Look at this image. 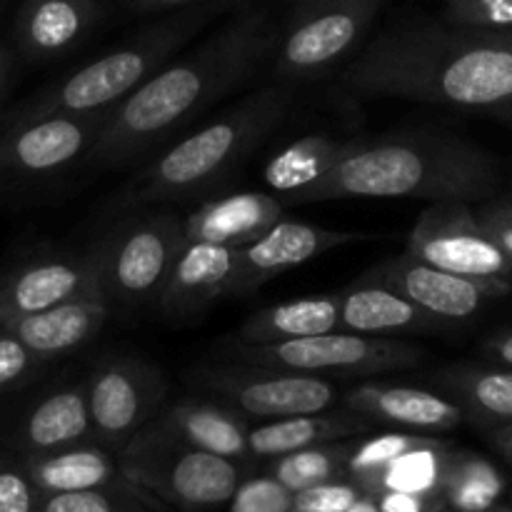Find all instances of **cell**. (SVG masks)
<instances>
[{"mask_svg":"<svg viewBox=\"0 0 512 512\" xmlns=\"http://www.w3.org/2000/svg\"><path fill=\"white\" fill-rule=\"evenodd\" d=\"M183 245V218L168 210L110 230L98 240L103 298L125 308L158 303Z\"/></svg>","mask_w":512,"mask_h":512,"instance_id":"obj_7","label":"cell"},{"mask_svg":"<svg viewBox=\"0 0 512 512\" xmlns=\"http://www.w3.org/2000/svg\"><path fill=\"white\" fill-rule=\"evenodd\" d=\"M485 233L495 240L500 250L512 260V203H490L475 213Z\"/></svg>","mask_w":512,"mask_h":512,"instance_id":"obj_40","label":"cell"},{"mask_svg":"<svg viewBox=\"0 0 512 512\" xmlns=\"http://www.w3.org/2000/svg\"><path fill=\"white\" fill-rule=\"evenodd\" d=\"M438 383L455 398V403L485 425L512 423V368H473L460 365L438 375Z\"/></svg>","mask_w":512,"mask_h":512,"instance_id":"obj_29","label":"cell"},{"mask_svg":"<svg viewBox=\"0 0 512 512\" xmlns=\"http://www.w3.org/2000/svg\"><path fill=\"white\" fill-rule=\"evenodd\" d=\"M293 85H265L180 138L125 185L118 208L190 200L210 193L273 133L293 105Z\"/></svg>","mask_w":512,"mask_h":512,"instance_id":"obj_4","label":"cell"},{"mask_svg":"<svg viewBox=\"0 0 512 512\" xmlns=\"http://www.w3.org/2000/svg\"><path fill=\"white\" fill-rule=\"evenodd\" d=\"M130 3L140 13H163V10L185 8V5L195 3V0H130Z\"/></svg>","mask_w":512,"mask_h":512,"instance_id":"obj_43","label":"cell"},{"mask_svg":"<svg viewBox=\"0 0 512 512\" xmlns=\"http://www.w3.org/2000/svg\"><path fill=\"white\" fill-rule=\"evenodd\" d=\"M78 298H103L98 243L75 253L43 255L0 275V325Z\"/></svg>","mask_w":512,"mask_h":512,"instance_id":"obj_15","label":"cell"},{"mask_svg":"<svg viewBox=\"0 0 512 512\" xmlns=\"http://www.w3.org/2000/svg\"><path fill=\"white\" fill-rule=\"evenodd\" d=\"M340 148H343V140L335 135H305V138L285 145L268 160L263 170L265 183L275 195H280L283 203H298L333 168Z\"/></svg>","mask_w":512,"mask_h":512,"instance_id":"obj_28","label":"cell"},{"mask_svg":"<svg viewBox=\"0 0 512 512\" xmlns=\"http://www.w3.org/2000/svg\"><path fill=\"white\" fill-rule=\"evenodd\" d=\"M93 440L85 385L53 390L28 410L18 430V448L25 455L48 453Z\"/></svg>","mask_w":512,"mask_h":512,"instance_id":"obj_26","label":"cell"},{"mask_svg":"<svg viewBox=\"0 0 512 512\" xmlns=\"http://www.w3.org/2000/svg\"><path fill=\"white\" fill-rule=\"evenodd\" d=\"M335 330H343L340 295H313V298L290 300L258 310L243 323L240 340L245 345H270L335 333Z\"/></svg>","mask_w":512,"mask_h":512,"instance_id":"obj_27","label":"cell"},{"mask_svg":"<svg viewBox=\"0 0 512 512\" xmlns=\"http://www.w3.org/2000/svg\"><path fill=\"white\" fill-rule=\"evenodd\" d=\"M350 448H353V440H335V443L310 445L295 453L278 455V458H270L265 475L285 485L290 493H300L313 485L345 478Z\"/></svg>","mask_w":512,"mask_h":512,"instance_id":"obj_31","label":"cell"},{"mask_svg":"<svg viewBox=\"0 0 512 512\" xmlns=\"http://www.w3.org/2000/svg\"><path fill=\"white\" fill-rule=\"evenodd\" d=\"M108 113L48 115L0 130V185L53 180L85 160Z\"/></svg>","mask_w":512,"mask_h":512,"instance_id":"obj_11","label":"cell"},{"mask_svg":"<svg viewBox=\"0 0 512 512\" xmlns=\"http://www.w3.org/2000/svg\"><path fill=\"white\" fill-rule=\"evenodd\" d=\"M343 85L368 98L478 110L512 125V50L480 30L393 25L348 65Z\"/></svg>","mask_w":512,"mask_h":512,"instance_id":"obj_2","label":"cell"},{"mask_svg":"<svg viewBox=\"0 0 512 512\" xmlns=\"http://www.w3.org/2000/svg\"><path fill=\"white\" fill-rule=\"evenodd\" d=\"M373 423L355 413H308L293 418L268 420L248 430L250 458H278L320 443L350 440L370 433Z\"/></svg>","mask_w":512,"mask_h":512,"instance_id":"obj_25","label":"cell"},{"mask_svg":"<svg viewBox=\"0 0 512 512\" xmlns=\"http://www.w3.org/2000/svg\"><path fill=\"white\" fill-rule=\"evenodd\" d=\"M500 173L483 148L443 133H385L343 140L333 168L295 205L343 198L475 203L495 195Z\"/></svg>","mask_w":512,"mask_h":512,"instance_id":"obj_3","label":"cell"},{"mask_svg":"<svg viewBox=\"0 0 512 512\" xmlns=\"http://www.w3.org/2000/svg\"><path fill=\"white\" fill-rule=\"evenodd\" d=\"M98 18V0H25L15 18V48L35 63L63 58Z\"/></svg>","mask_w":512,"mask_h":512,"instance_id":"obj_20","label":"cell"},{"mask_svg":"<svg viewBox=\"0 0 512 512\" xmlns=\"http://www.w3.org/2000/svg\"><path fill=\"white\" fill-rule=\"evenodd\" d=\"M485 512H512L510 508H498V505H495V508H490V510H485Z\"/></svg>","mask_w":512,"mask_h":512,"instance_id":"obj_48","label":"cell"},{"mask_svg":"<svg viewBox=\"0 0 512 512\" xmlns=\"http://www.w3.org/2000/svg\"><path fill=\"white\" fill-rule=\"evenodd\" d=\"M378 505L380 512H440L448 510L445 508L443 498L438 495H415V493H395V490H388V493L370 495Z\"/></svg>","mask_w":512,"mask_h":512,"instance_id":"obj_41","label":"cell"},{"mask_svg":"<svg viewBox=\"0 0 512 512\" xmlns=\"http://www.w3.org/2000/svg\"><path fill=\"white\" fill-rule=\"evenodd\" d=\"M115 455L133 488L183 512L223 508L243 480L240 463L183 443L158 420L140 428Z\"/></svg>","mask_w":512,"mask_h":512,"instance_id":"obj_6","label":"cell"},{"mask_svg":"<svg viewBox=\"0 0 512 512\" xmlns=\"http://www.w3.org/2000/svg\"><path fill=\"white\" fill-rule=\"evenodd\" d=\"M243 363L263 368L293 370L315 378H368V375L403 370L418 365L423 353L400 338H373V335L335 330L303 340L270 345H240L235 350Z\"/></svg>","mask_w":512,"mask_h":512,"instance_id":"obj_9","label":"cell"},{"mask_svg":"<svg viewBox=\"0 0 512 512\" xmlns=\"http://www.w3.org/2000/svg\"><path fill=\"white\" fill-rule=\"evenodd\" d=\"M0 5H3V0H0Z\"/></svg>","mask_w":512,"mask_h":512,"instance_id":"obj_50","label":"cell"},{"mask_svg":"<svg viewBox=\"0 0 512 512\" xmlns=\"http://www.w3.org/2000/svg\"><path fill=\"white\" fill-rule=\"evenodd\" d=\"M440 512H453V510H440Z\"/></svg>","mask_w":512,"mask_h":512,"instance_id":"obj_49","label":"cell"},{"mask_svg":"<svg viewBox=\"0 0 512 512\" xmlns=\"http://www.w3.org/2000/svg\"><path fill=\"white\" fill-rule=\"evenodd\" d=\"M438 443H443V440L425 433H403V430L375 435V438H368V440H353L348 463H345V478H350L353 483L360 485L365 483L370 475L383 470L385 465L398 460L400 455L410 453V450L428 448V445H438Z\"/></svg>","mask_w":512,"mask_h":512,"instance_id":"obj_33","label":"cell"},{"mask_svg":"<svg viewBox=\"0 0 512 512\" xmlns=\"http://www.w3.org/2000/svg\"><path fill=\"white\" fill-rule=\"evenodd\" d=\"M240 275V248L185 240L158 305L168 318L188 320L223 298H233Z\"/></svg>","mask_w":512,"mask_h":512,"instance_id":"obj_17","label":"cell"},{"mask_svg":"<svg viewBox=\"0 0 512 512\" xmlns=\"http://www.w3.org/2000/svg\"><path fill=\"white\" fill-rule=\"evenodd\" d=\"M343 403L350 413L370 423L400 425L413 433H443L465 420V410L455 400L408 385L363 383L348 390Z\"/></svg>","mask_w":512,"mask_h":512,"instance_id":"obj_18","label":"cell"},{"mask_svg":"<svg viewBox=\"0 0 512 512\" xmlns=\"http://www.w3.org/2000/svg\"><path fill=\"white\" fill-rule=\"evenodd\" d=\"M158 423L193 448L243 463L250 458L248 423L235 408L200 400H180L163 410Z\"/></svg>","mask_w":512,"mask_h":512,"instance_id":"obj_24","label":"cell"},{"mask_svg":"<svg viewBox=\"0 0 512 512\" xmlns=\"http://www.w3.org/2000/svg\"><path fill=\"white\" fill-rule=\"evenodd\" d=\"M38 512H150L143 493L133 485L125 488L78 490V493H53L40 498Z\"/></svg>","mask_w":512,"mask_h":512,"instance_id":"obj_34","label":"cell"},{"mask_svg":"<svg viewBox=\"0 0 512 512\" xmlns=\"http://www.w3.org/2000/svg\"><path fill=\"white\" fill-rule=\"evenodd\" d=\"M413 258L468 278L510 280L512 260L478 223L468 203L440 200L420 213L408 235Z\"/></svg>","mask_w":512,"mask_h":512,"instance_id":"obj_12","label":"cell"},{"mask_svg":"<svg viewBox=\"0 0 512 512\" xmlns=\"http://www.w3.org/2000/svg\"><path fill=\"white\" fill-rule=\"evenodd\" d=\"M368 238L373 235L355 233V230H330L323 225L280 218L258 240L240 248V275L233 298H245L268 280L280 278L308 260Z\"/></svg>","mask_w":512,"mask_h":512,"instance_id":"obj_16","label":"cell"},{"mask_svg":"<svg viewBox=\"0 0 512 512\" xmlns=\"http://www.w3.org/2000/svg\"><path fill=\"white\" fill-rule=\"evenodd\" d=\"M23 468L43 495L130 485L120 470L118 455L95 440L48 453H30L23 458Z\"/></svg>","mask_w":512,"mask_h":512,"instance_id":"obj_22","label":"cell"},{"mask_svg":"<svg viewBox=\"0 0 512 512\" xmlns=\"http://www.w3.org/2000/svg\"><path fill=\"white\" fill-rule=\"evenodd\" d=\"M110 315V303L103 298L65 300L33 315L8 320L3 328L18 335L40 360L63 358L95 340Z\"/></svg>","mask_w":512,"mask_h":512,"instance_id":"obj_21","label":"cell"},{"mask_svg":"<svg viewBox=\"0 0 512 512\" xmlns=\"http://www.w3.org/2000/svg\"><path fill=\"white\" fill-rule=\"evenodd\" d=\"M363 488L350 478L330 480L295 493L293 512H345L363 498Z\"/></svg>","mask_w":512,"mask_h":512,"instance_id":"obj_37","label":"cell"},{"mask_svg":"<svg viewBox=\"0 0 512 512\" xmlns=\"http://www.w3.org/2000/svg\"><path fill=\"white\" fill-rule=\"evenodd\" d=\"M480 33H485L490 40L512 50V30H480Z\"/></svg>","mask_w":512,"mask_h":512,"instance_id":"obj_46","label":"cell"},{"mask_svg":"<svg viewBox=\"0 0 512 512\" xmlns=\"http://www.w3.org/2000/svg\"><path fill=\"white\" fill-rule=\"evenodd\" d=\"M448 445H428V448L410 450L400 455L383 470L370 475L365 483H360L365 495H378L395 490V493H415V495H438L440 498V478H443V463Z\"/></svg>","mask_w":512,"mask_h":512,"instance_id":"obj_32","label":"cell"},{"mask_svg":"<svg viewBox=\"0 0 512 512\" xmlns=\"http://www.w3.org/2000/svg\"><path fill=\"white\" fill-rule=\"evenodd\" d=\"M295 493L270 475L240 480L233 498L228 500V512H293Z\"/></svg>","mask_w":512,"mask_h":512,"instance_id":"obj_36","label":"cell"},{"mask_svg":"<svg viewBox=\"0 0 512 512\" xmlns=\"http://www.w3.org/2000/svg\"><path fill=\"white\" fill-rule=\"evenodd\" d=\"M358 280L395 290L443 323L473 318L488 300L503 298L512 288L510 280L468 278V275L448 273V270L413 258L410 253L395 255V258L373 265Z\"/></svg>","mask_w":512,"mask_h":512,"instance_id":"obj_14","label":"cell"},{"mask_svg":"<svg viewBox=\"0 0 512 512\" xmlns=\"http://www.w3.org/2000/svg\"><path fill=\"white\" fill-rule=\"evenodd\" d=\"M488 350L495 360L512 368V333H500L488 340Z\"/></svg>","mask_w":512,"mask_h":512,"instance_id":"obj_42","label":"cell"},{"mask_svg":"<svg viewBox=\"0 0 512 512\" xmlns=\"http://www.w3.org/2000/svg\"><path fill=\"white\" fill-rule=\"evenodd\" d=\"M278 28L265 13H245L183 55H173L133 95L115 105L85 163L128 168L173 140L210 105L243 88L275 53Z\"/></svg>","mask_w":512,"mask_h":512,"instance_id":"obj_1","label":"cell"},{"mask_svg":"<svg viewBox=\"0 0 512 512\" xmlns=\"http://www.w3.org/2000/svg\"><path fill=\"white\" fill-rule=\"evenodd\" d=\"M43 360L15 333L0 325V393L28 383Z\"/></svg>","mask_w":512,"mask_h":512,"instance_id":"obj_38","label":"cell"},{"mask_svg":"<svg viewBox=\"0 0 512 512\" xmlns=\"http://www.w3.org/2000/svg\"><path fill=\"white\" fill-rule=\"evenodd\" d=\"M490 440H493V445L498 448V453L512 463V423L495 425L493 433H490Z\"/></svg>","mask_w":512,"mask_h":512,"instance_id":"obj_44","label":"cell"},{"mask_svg":"<svg viewBox=\"0 0 512 512\" xmlns=\"http://www.w3.org/2000/svg\"><path fill=\"white\" fill-rule=\"evenodd\" d=\"M198 380L240 415L255 420L323 413L338 400V390L325 378L250 363L205 368L198 373Z\"/></svg>","mask_w":512,"mask_h":512,"instance_id":"obj_13","label":"cell"},{"mask_svg":"<svg viewBox=\"0 0 512 512\" xmlns=\"http://www.w3.org/2000/svg\"><path fill=\"white\" fill-rule=\"evenodd\" d=\"M505 480L488 460L448 448L440 478V498L453 512H485L498 505Z\"/></svg>","mask_w":512,"mask_h":512,"instance_id":"obj_30","label":"cell"},{"mask_svg":"<svg viewBox=\"0 0 512 512\" xmlns=\"http://www.w3.org/2000/svg\"><path fill=\"white\" fill-rule=\"evenodd\" d=\"M445 23L460 30H512V0H443Z\"/></svg>","mask_w":512,"mask_h":512,"instance_id":"obj_35","label":"cell"},{"mask_svg":"<svg viewBox=\"0 0 512 512\" xmlns=\"http://www.w3.org/2000/svg\"><path fill=\"white\" fill-rule=\"evenodd\" d=\"M345 512H380L378 505H375V500L370 498V495H363V498L358 500V503L353 505V508H348Z\"/></svg>","mask_w":512,"mask_h":512,"instance_id":"obj_47","label":"cell"},{"mask_svg":"<svg viewBox=\"0 0 512 512\" xmlns=\"http://www.w3.org/2000/svg\"><path fill=\"white\" fill-rule=\"evenodd\" d=\"M380 5L383 0H298L275 45L280 83L303 85L325 78L358 48Z\"/></svg>","mask_w":512,"mask_h":512,"instance_id":"obj_8","label":"cell"},{"mask_svg":"<svg viewBox=\"0 0 512 512\" xmlns=\"http://www.w3.org/2000/svg\"><path fill=\"white\" fill-rule=\"evenodd\" d=\"M443 320L433 318L395 290L355 280L340 293V328L350 333L395 338V335L433 330Z\"/></svg>","mask_w":512,"mask_h":512,"instance_id":"obj_23","label":"cell"},{"mask_svg":"<svg viewBox=\"0 0 512 512\" xmlns=\"http://www.w3.org/2000/svg\"><path fill=\"white\" fill-rule=\"evenodd\" d=\"M13 65H15V53L8 48V45H0V98H3L5 88H8L10 83Z\"/></svg>","mask_w":512,"mask_h":512,"instance_id":"obj_45","label":"cell"},{"mask_svg":"<svg viewBox=\"0 0 512 512\" xmlns=\"http://www.w3.org/2000/svg\"><path fill=\"white\" fill-rule=\"evenodd\" d=\"M40 498L43 493L25 473L23 460H0V512H38Z\"/></svg>","mask_w":512,"mask_h":512,"instance_id":"obj_39","label":"cell"},{"mask_svg":"<svg viewBox=\"0 0 512 512\" xmlns=\"http://www.w3.org/2000/svg\"><path fill=\"white\" fill-rule=\"evenodd\" d=\"M203 23V13L180 15L125 40L103 58L45 85L5 118V125L48 115L110 113L133 95L155 70L163 68Z\"/></svg>","mask_w":512,"mask_h":512,"instance_id":"obj_5","label":"cell"},{"mask_svg":"<svg viewBox=\"0 0 512 512\" xmlns=\"http://www.w3.org/2000/svg\"><path fill=\"white\" fill-rule=\"evenodd\" d=\"M285 213V203L278 195L260 190H240V193L220 195L205 200L195 208L185 223V240L200 243L245 248L258 240L268 228H273Z\"/></svg>","mask_w":512,"mask_h":512,"instance_id":"obj_19","label":"cell"},{"mask_svg":"<svg viewBox=\"0 0 512 512\" xmlns=\"http://www.w3.org/2000/svg\"><path fill=\"white\" fill-rule=\"evenodd\" d=\"M165 395V375L148 360L135 355L103 360L85 383L93 440L118 453L140 428L153 423Z\"/></svg>","mask_w":512,"mask_h":512,"instance_id":"obj_10","label":"cell"}]
</instances>
